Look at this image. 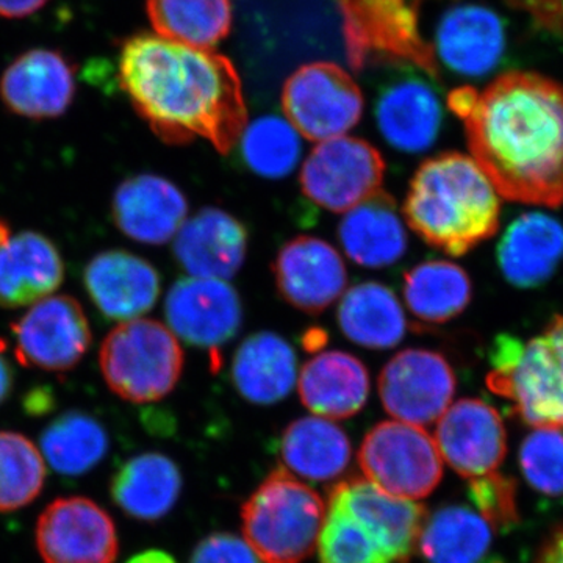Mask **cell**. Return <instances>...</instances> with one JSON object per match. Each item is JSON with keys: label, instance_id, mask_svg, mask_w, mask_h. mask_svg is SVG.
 <instances>
[{"label": "cell", "instance_id": "cell-1", "mask_svg": "<svg viewBox=\"0 0 563 563\" xmlns=\"http://www.w3.org/2000/svg\"><path fill=\"white\" fill-rule=\"evenodd\" d=\"M472 157L499 196L558 209L563 203V85L533 73L503 74L483 92L451 91Z\"/></svg>", "mask_w": 563, "mask_h": 563}, {"label": "cell", "instance_id": "cell-2", "mask_svg": "<svg viewBox=\"0 0 563 563\" xmlns=\"http://www.w3.org/2000/svg\"><path fill=\"white\" fill-rule=\"evenodd\" d=\"M122 90L168 144L209 141L228 154L247 124L242 80L229 58L158 35L133 36L120 55Z\"/></svg>", "mask_w": 563, "mask_h": 563}, {"label": "cell", "instance_id": "cell-3", "mask_svg": "<svg viewBox=\"0 0 563 563\" xmlns=\"http://www.w3.org/2000/svg\"><path fill=\"white\" fill-rule=\"evenodd\" d=\"M501 202L470 155L446 152L422 163L410 181L404 217L426 243L461 257L498 232Z\"/></svg>", "mask_w": 563, "mask_h": 563}, {"label": "cell", "instance_id": "cell-4", "mask_svg": "<svg viewBox=\"0 0 563 563\" xmlns=\"http://www.w3.org/2000/svg\"><path fill=\"white\" fill-rule=\"evenodd\" d=\"M488 388L514 406L537 429L563 428V314L529 342L496 336L492 344Z\"/></svg>", "mask_w": 563, "mask_h": 563}, {"label": "cell", "instance_id": "cell-5", "mask_svg": "<svg viewBox=\"0 0 563 563\" xmlns=\"http://www.w3.org/2000/svg\"><path fill=\"white\" fill-rule=\"evenodd\" d=\"M324 517L321 496L279 466L244 503V539L265 563H302L317 548Z\"/></svg>", "mask_w": 563, "mask_h": 563}, {"label": "cell", "instance_id": "cell-6", "mask_svg": "<svg viewBox=\"0 0 563 563\" xmlns=\"http://www.w3.org/2000/svg\"><path fill=\"white\" fill-rule=\"evenodd\" d=\"M103 380L124 401H161L174 390L184 369V351L172 329L155 320L121 322L99 351Z\"/></svg>", "mask_w": 563, "mask_h": 563}, {"label": "cell", "instance_id": "cell-7", "mask_svg": "<svg viewBox=\"0 0 563 563\" xmlns=\"http://www.w3.org/2000/svg\"><path fill=\"white\" fill-rule=\"evenodd\" d=\"M365 479L388 495L422 499L443 476V459L431 433L398 420L383 421L366 433L358 451Z\"/></svg>", "mask_w": 563, "mask_h": 563}, {"label": "cell", "instance_id": "cell-8", "mask_svg": "<svg viewBox=\"0 0 563 563\" xmlns=\"http://www.w3.org/2000/svg\"><path fill=\"white\" fill-rule=\"evenodd\" d=\"M347 55L354 68L369 57L412 63L439 76L432 47L422 38L420 10L409 0H339Z\"/></svg>", "mask_w": 563, "mask_h": 563}, {"label": "cell", "instance_id": "cell-9", "mask_svg": "<svg viewBox=\"0 0 563 563\" xmlns=\"http://www.w3.org/2000/svg\"><path fill=\"white\" fill-rule=\"evenodd\" d=\"M285 118L307 140L344 136L361 121L363 96L350 74L333 63L301 66L282 90Z\"/></svg>", "mask_w": 563, "mask_h": 563}, {"label": "cell", "instance_id": "cell-10", "mask_svg": "<svg viewBox=\"0 0 563 563\" xmlns=\"http://www.w3.org/2000/svg\"><path fill=\"white\" fill-rule=\"evenodd\" d=\"M385 162L368 141L339 136L321 141L301 169V188L310 201L344 213L383 190Z\"/></svg>", "mask_w": 563, "mask_h": 563}, {"label": "cell", "instance_id": "cell-11", "mask_svg": "<svg viewBox=\"0 0 563 563\" xmlns=\"http://www.w3.org/2000/svg\"><path fill=\"white\" fill-rule=\"evenodd\" d=\"M11 333L18 362L43 372L76 368L92 342L84 307L68 295H52L33 303L11 324Z\"/></svg>", "mask_w": 563, "mask_h": 563}, {"label": "cell", "instance_id": "cell-12", "mask_svg": "<svg viewBox=\"0 0 563 563\" xmlns=\"http://www.w3.org/2000/svg\"><path fill=\"white\" fill-rule=\"evenodd\" d=\"M35 540L44 563H114L120 554L113 518L85 496L51 503L36 521Z\"/></svg>", "mask_w": 563, "mask_h": 563}, {"label": "cell", "instance_id": "cell-13", "mask_svg": "<svg viewBox=\"0 0 563 563\" xmlns=\"http://www.w3.org/2000/svg\"><path fill=\"white\" fill-rule=\"evenodd\" d=\"M455 374L442 354L429 350L398 352L379 376L384 409L395 420L424 426L439 421L453 404Z\"/></svg>", "mask_w": 563, "mask_h": 563}, {"label": "cell", "instance_id": "cell-14", "mask_svg": "<svg viewBox=\"0 0 563 563\" xmlns=\"http://www.w3.org/2000/svg\"><path fill=\"white\" fill-rule=\"evenodd\" d=\"M165 317L177 339L218 350L240 332L243 303L228 280L185 277L166 295Z\"/></svg>", "mask_w": 563, "mask_h": 563}, {"label": "cell", "instance_id": "cell-15", "mask_svg": "<svg viewBox=\"0 0 563 563\" xmlns=\"http://www.w3.org/2000/svg\"><path fill=\"white\" fill-rule=\"evenodd\" d=\"M277 290L295 309L320 314L346 291V266L340 252L317 236H296L274 262Z\"/></svg>", "mask_w": 563, "mask_h": 563}, {"label": "cell", "instance_id": "cell-16", "mask_svg": "<svg viewBox=\"0 0 563 563\" xmlns=\"http://www.w3.org/2000/svg\"><path fill=\"white\" fill-rule=\"evenodd\" d=\"M435 443L443 461L462 477L496 472L507 453V433L498 410L481 399H461L437 424Z\"/></svg>", "mask_w": 563, "mask_h": 563}, {"label": "cell", "instance_id": "cell-17", "mask_svg": "<svg viewBox=\"0 0 563 563\" xmlns=\"http://www.w3.org/2000/svg\"><path fill=\"white\" fill-rule=\"evenodd\" d=\"M76 91V70L57 51L25 52L0 77V101L29 120L62 117L73 106Z\"/></svg>", "mask_w": 563, "mask_h": 563}, {"label": "cell", "instance_id": "cell-18", "mask_svg": "<svg viewBox=\"0 0 563 563\" xmlns=\"http://www.w3.org/2000/svg\"><path fill=\"white\" fill-rule=\"evenodd\" d=\"M437 65L463 77L492 73L506 49V31L499 14L479 3H459L437 22L431 43Z\"/></svg>", "mask_w": 563, "mask_h": 563}, {"label": "cell", "instance_id": "cell-19", "mask_svg": "<svg viewBox=\"0 0 563 563\" xmlns=\"http://www.w3.org/2000/svg\"><path fill=\"white\" fill-rule=\"evenodd\" d=\"M84 284L96 309L121 322L154 309L162 290L161 276L150 262L120 250L96 254L85 266Z\"/></svg>", "mask_w": 563, "mask_h": 563}, {"label": "cell", "instance_id": "cell-20", "mask_svg": "<svg viewBox=\"0 0 563 563\" xmlns=\"http://www.w3.org/2000/svg\"><path fill=\"white\" fill-rule=\"evenodd\" d=\"M188 202L180 188L155 174H136L118 185L111 201L114 224L133 242L168 243L187 221Z\"/></svg>", "mask_w": 563, "mask_h": 563}, {"label": "cell", "instance_id": "cell-21", "mask_svg": "<svg viewBox=\"0 0 563 563\" xmlns=\"http://www.w3.org/2000/svg\"><path fill=\"white\" fill-rule=\"evenodd\" d=\"M173 251L191 277L229 280L246 261L247 231L228 211L207 207L184 222L174 236Z\"/></svg>", "mask_w": 563, "mask_h": 563}, {"label": "cell", "instance_id": "cell-22", "mask_svg": "<svg viewBox=\"0 0 563 563\" xmlns=\"http://www.w3.org/2000/svg\"><path fill=\"white\" fill-rule=\"evenodd\" d=\"M331 495L373 532L393 563L412 559L429 517L422 504L388 495L365 477L344 481Z\"/></svg>", "mask_w": 563, "mask_h": 563}, {"label": "cell", "instance_id": "cell-23", "mask_svg": "<svg viewBox=\"0 0 563 563\" xmlns=\"http://www.w3.org/2000/svg\"><path fill=\"white\" fill-rule=\"evenodd\" d=\"M65 280L57 244L43 233L22 231L0 239V307L21 309L49 298Z\"/></svg>", "mask_w": 563, "mask_h": 563}, {"label": "cell", "instance_id": "cell-24", "mask_svg": "<svg viewBox=\"0 0 563 563\" xmlns=\"http://www.w3.org/2000/svg\"><path fill=\"white\" fill-rule=\"evenodd\" d=\"M369 373L361 358L343 351L314 355L299 374L298 390L310 412L328 420H344L368 401Z\"/></svg>", "mask_w": 563, "mask_h": 563}, {"label": "cell", "instance_id": "cell-25", "mask_svg": "<svg viewBox=\"0 0 563 563\" xmlns=\"http://www.w3.org/2000/svg\"><path fill=\"white\" fill-rule=\"evenodd\" d=\"M443 111L437 92L420 79H402L377 99L376 121L393 150L418 154L435 143Z\"/></svg>", "mask_w": 563, "mask_h": 563}, {"label": "cell", "instance_id": "cell-26", "mask_svg": "<svg viewBox=\"0 0 563 563\" xmlns=\"http://www.w3.org/2000/svg\"><path fill=\"white\" fill-rule=\"evenodd\" d=\"M343 251L363 268H387L407 252V232L395 199L379 190L346 211L339 225Z\"/></svg>", "mask_w": 563, "mask_h": 563}, {"label": "cell", "instance_id": "cell-27", "mask_svg": "<svg viewBox=\"0 0 563 563\" xmlns=\"http://www.w3.org/2000/svg\"><path fill=\"white\" fill-rule=\"evenodd\" d=\"M563 258V225L543 213L518 218L498 246L499 268L510 284L533 288L553 276Z\"/></svg>", "mask_w": 563, "mask_h": 563}, {"label": "cell", "instance_id": "cell-28", "mask_svg": "<svg viewBox=\"0 0 563 563\" xmlns=\"http://www.w3.org/2000/svg\"><path fill=\"white\" fill-rule=\"evenodd\" d=\"M298 379L291 344L274 332L247 336L232 361V380L246 401L272 406L290 395Z\"/></svg>", "mask_w": 563, "mask_h": 563}, {"label": "cell", "instance_id": "cell-29", "mask_svg": "<svg viewBox=\"0 0 563 563\" xmlns=\"http://www.w3.org/2000/svg\"><path fill=\"white\" fill-rule=\"evenodd\" d=\"M180 490L179 468L158 453L135 455L111 481L113 501L122 512L141 521H157L172 512Z\"/></svg>", "mask_w": 563, "mask_h": 563}, {"label": "cell", "instance_id": "cell-30", "mask_svg": "<svg viewBox=\"0 0 563 563\" xmlns=\"http://www.w3.org/2000/svg\"><path fill=\"white\" fill-rule=\"evenodd\" d=\"M336 320L344 335L366 350H391L407 332L398 296L379 282H363L344 291Z\"/></svg>", "mask_w": 563, "mask_h": 563}, {"label": "cell", "instance_id": "cell-31", "mask_svg": "<svg viewBox=\"0 0 563 563\" xmlns=\"http://www.w3.org/2000/svg\"><path fill=\"white\" fill-rule=\"evenodd\" d=\"M280 454L292 473L310 481H331L351 462L350 439L340 426L322 417H303L282 433Z\"/></svg>", "mask_w": 563, "mask_h": 563}, {"label": "cell", "instance_id": "cell-32", "mask_svg": "<svg viewBox=\"0 0 563 563\" xmlns=\"http://www.w3.org/2000/svg\"><path fill=\"white\" fill-rule=\"evenodd\" d=\"M468 274L455 263L422 262L404 277V301L418 320L440 324L459 317L472 301Z\"/></svg>", "mask_w": 563, "mask_h": 563}, {"label": "cell", "instance_id": "cell-33", "mask_svg": "<svg viewBox=\"0 0 563 563\" xmlns=\"http://www.w3.org/2000/svg\"><path fill=\"white\" fill-rule=\"evenodd\" d=\"M147 16L158 36L198 49L217 46L232 27L229 0H147Z\"/></svg>", "mask_w": 563, "mask_h": 563}, {"label": "cell", "instance_id": "cell-34", "mask_svg": "<svg viewBox=\"0 0 563 563\" xmlns=\"http://www.w3.org/2000/svg\"><path fill=\"white\" fill-rule=\"evenodd\" d=\"M492 547V526L468 507L448 506L428 517L418 550L428 563H481Z\"/></svg>", "mask_w": 563, "mask_h": 563}, {"label": "cell", "instance_id": "cell-35", "mask_svg": "<svg viewBox=\"0 0 563 563\" xmlns=\"http://www.w3.org/2000/svg\"><path fill=\"white\" fill-rule=\"evenodd\" d=\"M41 453L55 472L81 476L106 457L109 435L106 428L84 412L63 413L41 435Z\"/></svg>", "mask_w": 563, "mask_h": 563}, {"label": "cell", "instance_id": "cell-36", "mask_svg": "<svg viewBox=\"0 0 563 563\" xmlns=\"http://www.w3.org/2000/svg\"><path fill=\"white\" fill-rule=\"evenodd\" d=\"M240 151L247 168L266 179L290 176L301 161V133L287 118L266 114L246 124Z\"/></svg>", "mask_w": 563, "mask_h": 563}, {"label": "cell", "instance_id": "cell-37", "mask_svg": "<svg viewBox=\"0 0 563 563\" xmlns=\"http://www.w3.org/2000/svg\"><path fill=\"white\" fill-rule=\"evenodd\" d=\"M46 483V461L29 437L0 431V512L35 501Z\"/></svg>", "mask_w": 563, "mask_h": 563}, {"label": "cell", "instance_id": "cell-38", "mask_svg": "<svg viewBox=\"0 0 563 563\" xmlns=\"http://www.w3.org/2000/svg\"><path fill=\"white\" fill-rule=\"evenodd\" d=\"M317 548L321 563H393L373 532L333 495Z\"/></svg>", "mask_w": 563, "mask_h": 563}, {"label": "cell", "instance_id": "cell-39", "mask_svg": "<svg viewBox=\"0 0 563 563\" xmlns=\"http://www.w3.org/2000/svg\"><path fill=\"white\" fill-rule=\"evenodd\" d=\"M526 479L544 495H563V432L537 429L520 448Z\"/></svg>", "mask_w": 563, "mask_h": 563}, {"label": "cell", "instance_id": "cell-40", "mask_svg": "<svg viewBox=\"0 0 563 563\" xmlns=\"http://www.w3.org/2000/svg\"><path fill=\"white\" fill-rule=\"evenodd\" d=\"M477 514L492 529H507L518 523L517 483L496 472L474 477L470 483Z\"/></svg>", "mask_w": 563, "mask_h": 563}, {"label": "cell", "instance_id": "cell-41", "mask_svg": "<svg viewBox=\"0 0 563 563\" xmlns=\"http://www.w3.org/2000/svg\"><path fill=\"white\" fill-rule=\"evenodd\" d=\"M190 563H261L246 540L232 533H213L196 547Z\"/></svg>", "mask_w": 563, "mask_h": 563}, {"label": "cell", "instance_id": "cell-42", "mask_svg": "<svg viewBox=\"0 0 563 563\" xmlns=\"http://www.w3.org/2000/svg\"><path fill=\"white\" fill-rule=\"evenodd\" d=\"M512 9L525 11L539 27L563 33V7L561 0H504Z\"/></svg>", "mask_w": 563, "mask_h": 563}, {"label": "cell", "instance_id": "cell-43", "mask_svg": "<svg viewBox=\"0 0 563 563\" xmlns=\"http://www.w3.org/2000/svg\"><path fill=\"white\" fill-rule=\"evenodd\" d=\"M49 0H0V16L16 18L31 16L43 9Z\"/></svg>", "mask_w": 563, "mask_h": 563}, {"label": "cell", "instance_id": "cell-44", "mask_svg": "<svg viewBox=\"0 0 563 563\" xmlns=\"http://www.w3.org/2000/svg\"><path fill=\"white\" fill-rule=\"evenodd\" d=\"M536 563H563V528L544 542Z\"/></svg>", "mask_w": 563, "mask_h": 563}, {"label": "cell", "instance_id": "cell-45", "mask_svg": "<svg viewBox=\"0 0 563 563\" xmlns=\"http://www.w3.org/2000/svg\"><path fill=\"white\" fill-rule=\"evenodd\" d=\"M3 351H5V346H3V342H0V407L10 398L14 384L13 368H11L10 362L7 361Z\"/></svg>", "mask_w": 563, "mask_h": 563}, {"label": "cell", "instance_id": "cell-46", "mask_svg": "<svg viewBox=\"0 0 563 563\" xmlns=\"http://www.w3.org/2000/svg\"><path fill=\"white\" fill-rule=\"evenodd\" d=\"M128 563H177L172 555L165 551L150 550L144 553L133 555Z\"/></svg>", "mask_w": 563, "mask_h": 563}, {"label": "cell", "instance_id": "cell-47", "mask_svg": "<svg viewBox=\"0 0 563 563\" xmlns=\"http://www.w3.org/2000/svg\"><path fill=\"white\" fill-rule=\"evenodd\" d=\"M561 2H562V7H563V0H561Z\"/></svg>", "mask_w": 563, "mask_h": 563}]
</instances>
